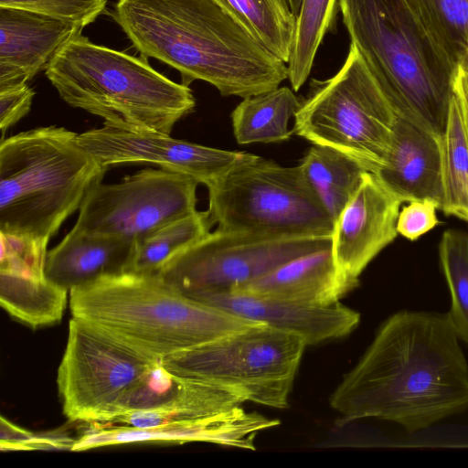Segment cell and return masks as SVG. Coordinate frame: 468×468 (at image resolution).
I'll list each match as a JSON object with an SVG mask.
<instances>
[{
	"label": "cell",
	"instance_id": "3957f363",
	"mask_svg": "<svg viewBox=\"0 0 468 468\" xmlns=\"http://www.w3.org/2000/svg\"><path fill=\"white\" fill-rule=\"evenodd\" d=\"M72 317L154 360L261 324L194 299L156 274L99 278L69 292Z\"/></svg>",
	"mask_w": 468,
	"mask_h": 468
},
{
	"label": "cell",
	"instance_id": "ffe728a7",
	"mask_svg": "<svg viewBox=\"0 0 468 468\" xmlns=\"http://www.w3.org/2000/svg\"><path fill=\"white\" fill-rule=\"evenodd\" d=\"M135 243L127 239L90 235L72 229L48 251L46 277L69 291L99 278L128 271Z\"/></svg>",
	"mask_w": 468,
	"mask_h": 468
},
{
	"label": "cell",
	"instance_id": "74e56055",
	"mask_svg": "<svg viewBox=\"0 0 468 468\" xmlns=\"http://www.w3.org/2000/svg\"><path fill=\"white\" fill-rule=\"evenodd\" d=\"M462 67L468 69V48H467V54H466V63L464 66H462Z\"/></svg>",
	"mask_w": 468,
	"mask_h": 468
},
{
	"label": "cell",
	"instance_id": "277c9868",
	"mask_svg": "<svg viewBox=\"0 0 468 468\" xmlns=\"http://www.w3.org/2000/svg\"><path fill=\"white\" fill-rule=\"evenodd\" d=\"M343 23L398 116L441 137L457 68L405 0H337Z\"/></svg>",
	"mask_w": 468,
	"mask_h": 468
},
{
	"label": "cell",
	"instance_id": "1f68e13d",
	"mask_svg": "<svg viewBox=\"0 0 468 468\" xmlns=\"http://www.w3.org/2000/svg\"><path fill=\"white\" fill-rule=\"evenodd\" d=\"M75 441L59 434H36L16 426L5 417H1L0 446L2 451L71 450Z\"/></svg>",
	"mask_w": 468,
	"mask_h": 468
},
{
	"label": "cell",
	"instance_id": "5bb4252c",
	"mask_svg": "<svg viewBox=\"0 0 468 468\" xmlns=\"http://www.w3.org/2000/svg\"><path fill=\"white\" fill-rule=\"evenodd\" d=\"M402 203L374 173L366 172L335 219L331 246L334 261L353 288L368 263L397 238Z\"/></svg>",
	"mask_w": 468,
	"mask_h": 468
},
{
	"label": "cell",
	"instance_id": "4316f807",
	"mask_svg": "<svg viewBox=\"0 0 468 468\" xmlns=\"http://www.w3.org/2000/svg\"><path fill=\"white\" fill-rule=\"evenodd\" d=\"M429 37L456 67L468 48V0H405Z\"/></svg>",
	"mask_w": 468,
	"mask_h": 468
},
{
	"label": "cell",
	"instance_id": "8992f818",
	"mask_svg": "<svg viewBox=\"0 0 468 468\" xmlns=\"http://www.w3.org/2000/svg\"><path fill=\"white\" fill-rule=\"evenodd\" d=\"M107 169L64 127L35 128L0 144V232L44 246Z\"/></svg>",
	"mask_w": 468,
	"mask_h": 468
},
{
	"label": "cell",
	"instance_id": "d6986e66",
	"mask_svg": "<svg viewBox=\"0 0 468 468\" xmlns=\"http://www.w3.org/2000/svg\"><path fill=\"white\" fill-rule=\"evenodd\" d=\"M354 288L339 273L331 247L296 258L229 292L311 306L339 302Z\"/></svg>",
	"mask_w": 468,
	"mask_h": 468
},
{
	"label": "cell",
	"instance_id": "9a60e30c",
	"mask_svg": "<svg viewBox=\"0 0 468 468\" xmlns=\"http://www.w3.org/2000/svg\"><path fill=\"white\" fill-rule=\"evenodd\" d=\"M279 423V420L268 419L257 412H248L238 407L212 417L176 421L153 429L90 424V427L75 441L71 451H85L137 441H203L255 450L256 436Z\"/></svg>",
	"mask_w": 468,
	"mask_h": 468
},
{
	"label": "cell",
	"instance_id": "484cf974",
	"mask_svg": "<svg viewBox=\"0 0 468 468\" xmlns=\"http://www.w3.org/2000/svg\"><path fill=\"white\" fill-rule=\"evenodd\" d=\"M213 225L207 210H197L162 227L135 243L127 272L155 274L170 258L209 234Z\"/></svg>",
	"mask_w": 468,
	"mask_h": 468
},
{
	"label": "cell",
	"instance_id": "8fae6325",
	"mask_svg": "<svg viewBox=\"0 0 468 468\" xmlns=\"http://www.w3.org/2000/svg\"><path fill=\"white\" fill-rule=\"evenodd\" d=\"M156 362L72 317L57 375L64 415L72 422L112 423Z\"/></svg>",
	"mask_w": 468,
	"mask_h": 468
},
{
	"label": "cell",
	"instance_id": "4dcf8cb0",
	"mask_svg": "<svg viewBox=\"0 0 468 468\" xmlns=\"http://www.w3.org/2000/svg\"><path fill=\"white\" fill-rule=\"evenodd\" d=\"M47 246L35 240L1 233L0 271L46 277Z\"/></svg>",
	"mask_w": 468,
	"mask_h": 468
},
{
	"label": "cell",
	"instance_id": "ac0fdd59",
	"mask_svg": "<svg viewBox=\"0 0 468 468\" xmlns=\"http://www.w3.org/2000/svg\"><path fill=\"white\" fill-rule=\"evenodd\" d=\"M401 201L443 197L441 137L397 115L389 150L374 173Z\"/></svg>",
	"mask_w": 468,
	"mask_h": 468
},
{
	"label": "cell",
	"instance_id": "44dd1931",
	"mask_svg": "<svg viewBox=\"0 0 468 468\" xmlns=\"http://www.w3.org/2000/svg\"><path fill=\"white\" fill-rule=\"evenodd\" d=\"M300 102L294 90L285 86L244 98L231 112L236 141L249 144L288 140L293 133L289 121Z\"/></svg>",
	"mask_w": 468,
	"mask_h": 468
},
{
	"label": "cell",
	"instance_id": "f546056e",
	"mask_svg": "<svg viewBox=\"0 0 468 468\" xmlns=\"http://www.w3.org/2000/svg\"><path fill=\"white\" fill-rule=\"evenodd\" d=\"M108 0H0V6L35 12L83 27L104 12Z\"/></svg>",
	"mask_w": 468,
	"mask_h": 468
},
{
	"label": "cell",
	"instance_id": "e575fe53",
	"mask_svg": "<svg viewBox=\"0 0 468 468\" xmlns=\"http://www.w3.org/2000/svg\"><path fill=\"white\" fill-rule=\"evenodd\" d=\"M453 91L459 97L462 104L468 111V69L459 66L457 68Z\"/></svg>",
	"mask_w": 468,
	"mask_h": 468
},
{
	"label": "cell",
	"instance_id": "8d00e7d4",
	"mask_svg": "<svg viewBox=\"0 0 468 468\" xmlns=\"http://www.w3.org/2000/svg\"><path fill=\"white\" fill-rule=\"evenodd\" d=\"M459 98V97H458ZM460 100V99H459ZM462 104V102H461ZM462 107H463V116H464V122H465V126H466V131H467V136H468V111L464 108V106L462 104Z\"/></svg>",
	"mask_w": 468,
	"mask_h": 468
},
{
	"label": "cell",
	"instance_id": "603a6c76",
	"mask_svg": "<svg viewBox=\"0 0 468 468\" xmlns=\"http://www.w3.org/2000/svg\"><path fill=\"white\" fill-rule=\"evenodd\" d=\"M69 291L47 277L0 271V303L16 321L37 329L60 322Z\"/></svg>",
	"mask_w": 468,
	"mask_h": 468
},
{
	"label": "cell",
	"instance_id": "836d02e7",
	"mask_svg": "<svg viewBox=\"0 0 468 468\" xmlns=\"http://www.w3.org/2000/svg\"><path fill=\"white\" fill-rule=\"evenodd\" d=\"M35 91L27 83L0 90V129L5 131L26 116L32 105Z\"/></svg>",
	"mask_w": 468,
	"mask_h": 468
},
{
	"label": "cell",
	"instance_id": "d4e9b609",
	"mask_svg": "<svg viewBox=\"0 0 468 468\" xmlns=\"http://www.w3.org/2000/svg\"><path fill=\"white\" fill-rule=\"evenodd\" d=\"M441 146L443 197L440 209L468 221V136L463 107L454 91Z\"/></svg>",
	"mask_w": 468,
	"mask_h": 468
},
{
	"label": "cell",
	"instance_id": "7a4b0ae2",
	"mask_svg": "<svg viewBox=\"0 0 468 468\" xmlns=\"http://www.w3.org/2000/svg\"><path fill=\"white\" fill-rule=\"evenodd\" d=\"M112 16L141 56L203 80L222 96L247 98L280 87L287 64L216 0H118Z\"/></svg>",
	"mask_w": 468,
	"mask_h": 468
},
{
	"label": "cell",
	"instance_id": "6da1fadb",
	"mask_svg": "<svg viewBox=\"0 0 468 468\" xmlns=\"http://www.w3.org/2000/svg\"><path fill=\"white\" fill-rule=\"evenodd\" d=\"M447 314L403 310L378 328L330 397L340 424L366 418L410 432L468 409V363Z\"/></svg>",
	"mask_w": 468,
	"mask_h": 468
},
{
	"label": "cell",
	"instance_id": "4fadbf2b",
	"mask_svg": "<svg viewBox=\"0 0 468 468\" xmlns=\"http://www.w3.org/2000/svg\"><path fill=\"white\" fill-rule=\"evenodd\" d=\"M78 140L106 169L122 164L148 163L187 175L206 186L226 174L246 154L177 140L169 134L104 125L78 134Z\"/></svg>",
	"mask_w": 468,
	"mask_h": 468
},
{
	"label": "cell",
	"instance_id": "d590c367",
	"mask_svg": "<svg viewBox=\"0 0 468 468\" xmlns=\"http://www.w3.org/2000/svg\"><path fill=\"white\" fill-rule=\"evenodd\" d=\"M288 2L292 13L297 16L301 9L303 0H288Z\"/></svg>",
	"mask_w": 468,
	"mask_h": 468
},
{
	"label": "cell",
	"instance_id": "cb8c5ba5",
	"mask_svg": "<svg viewBox=\"0 0 468 468\" xmlns=\"http://www.w3.org/2000/svg\"><path fill=\"white\" fill-rule=\"evenodd\" d=\"M258 42L288 63L297 16L288 0H216Z\"/></svg>",
	"mask_w": 468,
	"mask_h": 468
},
{
	"label": "cell",
	"instance_id": "30bf717a",
	"mask_svg": "<svg viewBox=\"0 0 468 468\" xmlns=\"http://www.w3.org/2000/svg\"><path fill=\"white\" fill-rule=\"evenodd\" d=\"M331 246L329 236H273L217 229L170 258L155 274L189 296L229 292Z\"/></svg>",
	"mask_w": 468,
	"mask_h": 468
},
{
	"label": "cell",
	"instance_id": "f1b7e54d",
	"mask_svg": "<svg viewBox=\"0 0 468 468\" xmlns=\"http://www.w3.org/2000/svg\"><path fill=\"white\" fill-rule=\"evenodd\" d=\"M439 257L451 294L447 314L459 339L468 344V232L445 230Z\"/></svg>",
	"mask_w": 468,
	"mask_h": 468
},
{
	"label": "cell",
	"instance_id": "2e32d148",
	"mask_svg": "<svg viewBox=\"0 0 468 468\" xmlns=\"http://www.w3.org/2000/svg\"><path fill=\"white\" fill-rule=\"evenodd\" d=\"M83 28L35 12L0 6V90L27 83Z\"/></svg>",
	"mask_w": 468,
	"mask_h": 468
},
{
	"label": "cell",
	"instance_id": "ba28073f",
	"mask_svg": "<svg viewBox=\"0 0 468 468\" xmlns=\"http://www.w3.org/2000/svg\"><path fill=\"white\" fill-rule=\"evenodd\" d=\"M293 133L336 149L375 173L390 147L397 114L356 47L331 78L312 79Z\"/></svg>",
	"mask_w": 468,
	"mask_h": 468
},
{
	"label": "cell",
	"instance_id": "7402d4cb",
	"mask_svg": "<svg viewBox=\"0 0 468 468\" xmlns=\"http://www.w3.org/2000/svg\"><path fill=\"white\" fill-rule=\"evenodd\" d=\"M299 165L334 223L368 172L347 154L317 144L305 152Z\"/></svg>",
	"mask_w": 468,
	"mask_h": 468
},
{
	"label": "cell",
	"instance_id": "52a82bcc",
	"mask_svg": "<svg viewBox=\"0 0 468 468\" xmlns=\"http://www.w3.org/2000/svg\"><path fill=\"white\" fill-rule=\"evenodd\" d=\"M218 229L273 236H329L334 220L300 165L246 153L207 186Z\"/></svg>",
	"mask_w": 468,
	"mask_h": 468
},
{
	"label": "cell",
	"instance_id": "83f0119b",
	"mask_svg": "<svg viewBox=\"0 0 468 468\" xmlns=\"http://www.w3.org/2000/svg\"><path fill=\"white\" fill-rule=\"evenodd\" d=\"M337 6V0H303L287 63L288 80L294 91H298L308 79L324 36L335 29Z\"/></svg>",
	"mask_w": 468,
	"mask_h": 468
},
{
	"label": "cell",
	"instance_id": "9c48e42d",
	"mask_svg": "<svg viewBox=\"0 0 468 468\" xmlns=\"http://www.w3.org/2000/svg\"><path fill=\"white\" fill-rule=\"evenodd\" d=\"M306 346L298 335L259 324L172 355L161 363L173 374L219 385L246 401L286 409Z\"/></svg>",
	"mask_w": 468,
	"mask_h": 468
},
{
	"label": "cell",
	"instance_id": "d6a6232c",
	"mask_svg": "<svg viewBox=\"0 0 468 468\" xmlns=\"http://www.w3.org/2000/svg\"><path fill=\"white\" fill-rule=\"evenodd\" d=\"M437 203L430 199L412 200L399 210L397 231L409 240H416L439 224Z\"/></svg>",
	"mask_w": 468,
	"mask_h": 468
},
{
	"label": "cell",
	"instance_id": "5b68a950",
	"mask_svg": "<svg viewBox=\"0 0 468 468\" xmlns=\"http://www.w3.org/2000/svg\"><path fill=\"white\" fill-rule=\"evenodd\" d=\"M45 74L65 102L112 128L170 134L196 106L189 86L156 71L148 58L95 44L82 34L56 54Z\"/></svg>",
	"mask_w": 468,
	"mask_h": 468
},
{
	"label": "cell",
	"instance_id": "7c38bea8",
	"mask_svg": "<svg viewBox=\"0 0 468 468\" xmlns=\"http://www.w3.org/2000/svg\"><path fill=\"white\" fill-rule=\"evenodd\" d=\"M195 178L166 169H144L121 182L94 183L75 226L78 231L134 243L197 211Z\"/></svg>",
	"mask_w": 468,
	"mask_h": 468
},
{
	"label": "cell",
	"instance_id": "e0dca14e",
	"mask_svg": "<svg viewBox=\"0 0 468 468\" xmlns=\"http://www.w3.org/2000/svg\"><path fill=\"white\" fill-rule=\"evenodd\" d=\"M190 297L250 321L298 335L306 346L346 336L360 321L357 312L339 302L327 306H311L237 292L202 293Z\"/></svg>",
	"mask_w": 468,
	"mask_h": 468
}]
</instances>
